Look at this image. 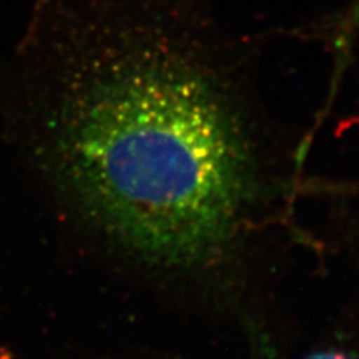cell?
I'll use <instances>...</instances> for the list:
<instances>
[{"label":"cell","mask_w":359,"mask_h":359,"mask_svg":"<svg viewBox=\"0 0 359 359\" xmlns=\"http://www.w3.org/2000/svg\"><path fill=\"white\" fill-rule=\"evenodd\" d=\"M306 359H352L351 356H347L341 352H335V351H327V352H319L314 353Z\"/></svg>","instance_id":"2"},{"label":"cell","mask_w":359,"mask_h":359,"mask_svg":"<svg viewBox=\"0 0 359 359\" xmlns=\"http://www.w3.org/2000/svg\"><path fill=\"white\" fill-rule=\"evenodd\" d=\"M228 59L190 0H33L0 92L95 228L145 264L186 269L228 250L255 192Z\"/></svg>","instance_id":"1"}]
</instances>
